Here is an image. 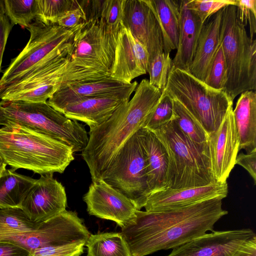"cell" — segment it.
I'll return each mask as SVG.
<instances>
[{
    "instance_id": "1",
    "label": "cell",
    "mask_w": 256,
    "mask_h": 256,
    "mask_svg": "<svg viewBox=\"0 0 256 256\" xmlns=\"http://www.w3.org/2000/svg\"><path fill=\"white\" fill-rule=\"evenodd\" d=\"M216 198L196 204L158 211L137 210L120 233L132 256H145L174 248L208 231L228 211Z\"/></svg>"
},
{
    "instance_id": "2",
    "label": "cell",
    "mask_w": 256,
    "mask_h": 256,
    "mask_svg": "<svg viewBox=\"0 0 256 256\" xmlns=\"http://www.w3.org/2000/svg\"><path fill=\"white\" fill-rule=\"evenodd\" d=\"M162 94L148 80L143 79L130 100L120 106L104 122L90 130L88 142L82 156L88 168L92 182L102 178L120 148L144 127Z\"/></svg>"
},
{
    "instance_id": "3",
    "label": "cell",
    "mask_w": 256,
    "mask_h": 256,
    "mask_svg": "<svg viewBox=\"0 0 256 256\" xmlns=\"http://www.w3.org/2000/svg\"><path fill=\"white\" fill-rule=\"evenodd\" d=\"M74 153L64 142L38 131L19 126L0 128V156L15 170L62 174L74 159Z\"/></svg>"
},
{
    "instance_id": "4",
    "label": "cell",
    "mask_w": 256,
    "mask_h": 256,
    "mask_svg": "<svg viewBox=\"0 0 256 256\" xmlns=\"http://www.w3.org/2000/svg\"><path fill=\"white\" fill-rule=\"evenodd\" d=\"M152 132L164 144L168 154L166 188L199 187L216 182L208 142H193L173 120Z\"/></svg>"
},
{
    "instance_id": "5",
    "label": "cell",
    "mask_w": 256,
    "mask_h": 256,
    "mask_svg": "<svg viewBox=\"0 0 256 256\" xmlns=\"http://www.w3.org/2000/svg\"><path fill=\"white\" fill-rule=\"evenodd\" d=\"M0 126H24L59 140L74 152H82L88 142L83 124L66 118L47 102L0 101Z\"/></svg>"
},
{
    "instance_id": "6",
    "label": "cell",
    "mask_w": 256,
    "mask_h": 256,
    "mask_svg": "<svg viewBox=\"0 0 256 256\" xmlns=\"http://www.w3.org/2000/svg\"><path fill=\"white\" fill-rule=\"evenodd\" d=\"M220 40L226 69L222 90L234 101L240 94L256 89V40L250 38L238 20L235 5L223 8Z\"/></svg>"
},
{
    "instance_id": "7",
    "label": "cell",
    "mask_w": 256,
    "mask_h": 256,
    "mask_svg": "<svg viewBox=\"0 0 256 256\" xmlns=\"http://www.w3.org/2000/svg\"><path fill=\"white\" fill-rule=\"evenodd\" d=\"M84 23L67 28L35 20L27 28L30 38L26 46L12 60L0 79V92L22 81L42 66L67 55L74 34Z\"/></svg>"
},
{
    "instance_id": "8",
    "label": "cell",
    "mask_w": 256,
    "mask_h": 256,
    "mask_svg": "<svg viewBox=\"0 0 256 256\" xmlns=\"http://www.w3.org/2000/svg\"><path fill=\"white\" fill-rule=\"evenodd\" d=\"M114 53V34L97 20H86L74 34L62 82L110 76Z\"/></svg>"
},
{
    "instance_id": "9",
    "label": "cell",
    "mask_w": 256,
    "mask_h": 256,
    "mask_svg": "<svg viewBox=\"0 0 256 256\" xmlns=\"http://www.w3.org/2000/svg\"><path fill=\"white\" fill-rule=\"evenodd\" d=\"M164 90L198 121L208 136L218 130L233 104L223 90L208 86L188 72L172 68Z\"/></svg>"
},
{
    "instance_id": "10",
    "label": "cell",
    "mask_w": 256,
    "mask_h": 256,
    "mask_svg": "<svg viewBox=\"0 0 256 256\" xmlns=\"http://www.w3.org/2000/svg\"><path fill=\"white\" fill-rule=\"evenodd\" d=\"M132 202L138 210L150 195L146 158L137 132L120 148L102 178Z\"/></svg>"
},
{
    "instance_id": "11",
    "label": "cell",
    "mask_w": 256,
    "mask_h": 256,
    "mask_svg": "<svg viewBox=\"0 0 256 256\" xmlns=\"http://www.w3.org/2000/svg\"><path fill=\"white\" fill-rule=\"evenodd\" d=\"M75 212L65 211L42 222L36 230L14 233L0 240L22 247L32 254L36 249L72 243H86L90 235Z\"/></svg>"
},
{
    "instance_id": "12",
    "label": "cell",
    "mask_w": 256,
    "mask_h": 256,
    "mask_svg": "<svg viewBox=\"0 0 256 256\" xmlns=\"http://www.w3.org/2000/svg\"><path fill=\"white\" fill-rule=\"evenodd\" d=\"M67 56L42 66L22 81L5 88L0 92V100L47 102L62 82L68 63Z\"/></svg>"
},
{
    "instance_id": "13",
    "label": "cell",
    "mask_w": 256,
    "mask_h": 256,
    "mask_svg": "<svg viewBox=\"0 0 256 256\" xmlns=\"http://www.w3.org/2000/svg\"><path fill=\"white\" fill-rule=\"evenodd\" d=\"M138 84L136 81L126 83L110 76L82 82H66L61 83L47 102L60 112L66 106L88 98L116 97L130 100Z\"/></svg>"
},
{
    "instance_id": "14",
    "label": "cell",
    "mask_w": 256,
    "mask_h": 256,
    "mask_svg": "<svg viewBox=\"0 0 256 256\" xmlns=\"http://www.w3.org/2000/svg\"><path fill=\"white\" fill-rule=\"evenodd\" d=\"M83 200L90 215L114 221L121 228L138 210L132 202L102 179L92 182Z\"/></svg>"
},
{
    "instance_id": "15",
    "label": "cell",
    "mask_w": 256,
    "mask_h": 256,
    "mask_svg": "<svg viewBox=\"0 0 256 256\" xmlns=\"http://www.w3.org/2000/svg\"><path fill=\"white\" fill-rule=\"evenodd\" d=\"M67 198L64 187L53 174L40 175L24 198L21 209L35 222L46 220L65 211Z\"/></svg>"
},
{
    "instance_id": "16",
    "label": "cell",
    "mask_w": 256,
    "mask_h": 256,
    "mask_svg": "<svg viewBox=\"0 0 256 256\" xmlns=\"http://www.w3.org/2000/svg\"><path fill=\"white\" fill-rule=\"evenodd\" d=\"M208 144L214 180L216 182H226L236 164L240 145L232 106L228 110L218 130L209 135Z\"/></svg>"
},
{
    "instance_id": "17",
    "label": "cell",
    "mask_w": 256,
    "mask_h": 256,
    "mask_svg": "<svg viewBox=\"0 0 256 256\" xmlns=\"http://www.w3.org/2000/svg\"><path fill=\"white\" fill-rule=\"evenodd\" d=\"M122 24L146 48L149 54L148 62L164 52L160 28L144 0H124Z\"/></svg>"
},
{
    "instance_id": "18",
    "label": "cell",
    "mask_w": 256,
    "mask_h": 256,
    "mask_svg": "<svg viewBox=\"0 0 256 256\" xmlns=\"http://www.w3.org/2000/svg\"><path fill=\"white\" fill-rule=\"evenodd\" d=\"M255 235L250 228L213 230L173 248L166 256H232L244 242Z\"/></svg>"
},
{
    "instance_id": "19",
    "label": "cell",
    "mask_w": 256,
    "mask_h": 256,
    "mask_svg": "<svg viewBox=\"0 0 256 256\" xmlns=\"http://www.w3.org/2000/svg\"><path fill=\"white\" fill-rule=\"evenodd\" d=\"M115 53L110 76L126 83L147 72L149 54L144 46L121 24L114 34Z\"/></svg>"
},
{
    "instance_id": "20",
    "label": "cell",
    "mask_w": 256,
    "mask_h": 256,
    "mask_svg": "<svg viewBox=\"0 0 256 256\" xmlns=\"http://www.w3.org/2000/svg\"><path fill=\"white\" fill-rule=\"evenodd\" d=\"M228 194L227 182H216L206 186L182 189L166 188L150 194L144 208L148 212L172 209L216 198L223 199Z\"/></svg>"
},
{
    "instance_id": "21",
    "label": "cell",
    "mask_w": 256,
    "mask_h": 256,
    "mask_svg": "<svg viewBox=\"0 0 256 256\" xmlns=\"http://www.w3.org/2000/svg\"><path fill=\"white\" fill-rule=\"evenodd\" d=\"M223 8L204 22L188 71L204 82L220 44V30Z\"/></svg>"
},
{
    "instance_id": "22",
    "label": "cell",
    "mask_w": 256,
    "mask_h": 256,
    "mask_svg": "<svg viewBox=\"0 0 256 256\" xmlns=\"http://www.w3.org/2000/svg\"><path fill=\"white\" fill-rule=\"evenodd\" d=\"M137 134L146 158L150 194L166 189L168 156L164 146L154 132L146 128Z\"/></svg>"
},
{
    "instance_id": "23",
    "label": "cell",
    "mask_w": 256,
    "mask_h": 256,
    "mask_svg": "<svg viewBox=\"0 0 256 256\" xmlns=\"http://www.w3.org/2000/svg\"><path fill=\"white\" fill-rule=\"evenodd\" d=\"M203 24L187 8L184 0L180 1L178 42L172 68L188 71Z\"/></svg>"
},
{
    "instance_id": "24",
    "label": "cell",
    "mask_w": 256,
    "mask_h": 256,
    "mask_svg": "<svg viewBox=\"0 0 256 256\" xmlns=\"http://www.w3.org/2000/svg\"><path fill=\"white\" fill-rule=\"evenodd\" d=\"M128 100L116 97L88 98L66 106L60 112L70 120L85 123L91 130L106 121Z\"/></svg>"
},
{
    "instance_id": "25",
    "label": "cell",
    "mask_w": 256,
    "mask_h": 256,
    "mask_svg": "<svg viewBox=\"0 0 256 256\" xmlns=\"http://www.w3.org/2000/svg\"><path fill=\"white\" fill-rule=\"evenodd\" d=\"M233 115L239 138V150L247 153L256 150V93L248 90L240 94Z\"/></svg>"
},
{
    "instance_id": "26",
    "label": "cell",
    "mask_w": 256,
    "mask_h": 256,
    "mask_svg": "<svg viewBox=\"0 0 256 256\" xmlns=\"http://www.w3.org/2000/svg\"><path fill=\"white\" fill-rule=\"evenodd\" d=\"M154 15L160 28L164 52L177 49L178 42L180 1L144 0Z\"/></svg>"
},
{
    "instance_id": "27",
    "label": "cell",
    "mask_w": 256,
    "mask_h": 256,
    "mask_svg": "<svg viewBox=\"0 0 256 256\" xmlns=\"http://www.w3.org/2000/svg\"><path fill=\"white\" fill-rule=\"evenodd\" d=\"M36 181L13 168L4 170L0 175V208L21 209L24 198Z\"/></svg>"
},
{
    "instance_id": "28",
    "label": "cell",
    "mask_w": 256,
    "mask_h": 256,
    "mask_svg": "<svg viewBox=\"0 0 256 256\" xmlns=\"http://www.w3.org/2000/svg\"><path fill=\"white\" fill-rule=\"evenodd\" d=\"M86 20H95L106 31L114 34L122 17L124 0H80Z\"/></svg>"
},
{
    "instance_id": "29",
    "label": "cell",
    "mask_w": 256,
    "mask_h": 256,
    "mask_svg": "<svg viewBox=\"0 0 256 256\" xmlns=\"http://www.w3.org/2000/svg\"><path fill=\"white\" fill-rule=\"evenodd\" d=\"M85 246L87 256H132L120 232L90 234Z\"/></svg>"
},
{
    "instance_id": "30",
    "label": "cell",
    "mask_w": 256,
    "mask_h": 256,
    "mask_svg": "<svg viewBox=\"0 0 256 256\" xmlns=\"http://www.w3.org/2000/svg\"><path fill=\"white\" fill-rule=\"evenodd\" d=\"M41 222L30 220L20 208H0V240L12 234L34 230Z\"/></svg>"
},
{
    "instance_id": "31",
    "label": "cell",
    "mask_w": 256,
    "mask_h": 256,
    "mask_svg": "<svg viewBox=\"0 0 256 256\" xmlns=\"http://www.w3.org/2000/svg\"><path fill=\"white\" fill-rule=\"evenodd\" d=\"M173 102L174 116L172 120L182 132L196 143H208L209 136L202 125L179 102L174 100H173Z\"/></svg>"
},
{
    "instance_id": "32",
    "label": "cell",
    "mask_w": 256,
    "mask_h": 256,
    "mask_svg": "<svg viewBox=\"0 0 256 256\" xmlns=\"http://www.w3.org/2000/svg\"><path fill=\"white\" fill-rule=\"evenodd\" d=\"M5 14L14 26L28 28L36 19V0H4Z\"/></svg>"
},
{
    "instance_id": "33",
    "label": "cell",
    "mask_w": 256,
    "mask_h": 256,
    "mask_svg": "<svg viewBox=\"0 0 256 256\" xmlns=\"http://www.w3.org/2000/svg\"><path fill=\"white\" fill-rule=\"evenodd\" d=\"M38 13L36 20L46 24H56L64 13L79 5L76 0H36Z\"/></svg>"
},
{
    "instance_id": "34",
    "label": "cell",
    "mask_w": 256,
    "mask_h": 256,
    "mask_svg": "<svg viewBox=\"0 0 256 256\" xmlns=\"http://www.w3.org/2000/svg\"><path fill=\"white\" fill-rule=\"evenodd\" d=\"M172 67V59L170 54L163 52L156 56L148 64L147 72L150 76V84L162 92L166 88Z\"/></svg>"
},
{
    "instance_id": "35",
    "label": "cell",
    "mask_w": 256,
    "mask_h": 256,
    "mask_svg": "<svg viewBox=\"0 0 256 256\" xmlns=\"http://www.w3.org/2000/svg\"><path fill=\"white\" fill-rule=\"evenodd\" d=\"M173 116V100L164 90L158 104L143 128L151 131L157 130L170 122Z\"/></svg>"
},
{
    "instance_id": "36",
    "label": "cell",
    "mask_w": 256,
    "mask_h": 256,
    "mask_svg": "<svg viewBox=\"0 0 256 256\" xmlns=\"http://www.w3.org/2000/svg\"><path fill=\"white\" fill-rule=\"evenodd\" d=\"M188 8L192 10L204 23L218 12L229 5H235L236 0H184Z\"/></svg>"
},
{
    "instance_id": "37",
    "label": "cell",
    "mask_w": 256,
    "mask_h": 256,
    "mask_svg": "<svg viewBox=\"0 0 256 256\" xmlns=\"http://www.w3.org/2000/svg\"><path fill=\"white\" fill-rule=\"evenodd\" d=\"M226 80V64L220 44L210 65L204 82L214 89L222 90Z\"/></svg>"
},
{
    "instance_id": "38",
    "label": "cell",
    "mask_w": 256,
    "mask_h": 256,
    "mask_svg": "<svg viewBox=\"0 0 256 256\" xmlns=\"http://www.w3.org/2000/svg\"><path fill=\"white\" fill-rule=\"evenodd\" d=\"M236 16L244 26H248L252 40L256 33V0H236Z\"/></svg>"
},
{
    "instance_id": "39",
    "label": "cell",
    "mask_w": 256,
    "mask_h": 256,
    "mask_svg": "<svg viewBox=\"0 0 256 256\" xmlns=\"http://www.w3.org/2000/svg\"><path fill=\"white\" fill-rule=\"evenodd\" d=\"M85 243H72L48 246L35 250L32 256H80L84 250Z\"/></svg>"
},
{
    "instance_id": "40",
    "label": "cell",
    "mask_w": 256,
    "mask_h": 256,
    "mask_svg": "<svg viewBox=\"0 0 256 256\" xmlns=\"http://www.w3.org/2000/svg\"><path fill=\"white\" fill-rule=\"evenodd\" d=\"M79 5L64 13L56 24L64 28H70L86 21V16L79 0Z\"/></svg>"
},
{
    "instance_id": "41",
    "label": "cell",
    "mask_w": 256,
    "mask_h": 256,
    "mask_svg": "<svg viewBox=\"0 0 256 256\" xmlns=\"http://www.w3.org/2000/svg\"><path fill=\"white\" fill-rule=\"evenodd\" d=\"M236 164L244 168L252 177L254 184H256V150L250 153H241L237 156Z\"/></svg>"
},
{
    "instance_id": "42",
    "label": "cell",
    "mask_w": 256,
    "mask_h": 256,
    "mask_svg": "<svg viewBox=\"0 0 256 256\" xmlns=\"http://www.w3.org/2000/svg\"><path fill=\"white\" fill-rule=\"evenodd\" d=\"M13 26L14 25L6 14L0 17V72L3 54L9 34Z\"/></svg>"
},
{
    "instance_id": "43",
    "label": "cell",
    "mask_w": 256,
    "mask_h": 256,
    "mask_svg": "<svg viewBox=\"0 0 256 256\" xmlns=\"http://www.w3.org/2000/svg\"><path fill=\"white\" fill-rule=\"evenodd\" d=\"M0 256H32L26 249L18 245L0 242Z\"/></svg>"
},
{
    "instance_id": "44",
    "label": "cell",
    "mask_w": 256,
    "mask_h": 256,
    "mask_svg": "<svg viewBox=\"0 0 256 256\" xmlns=\"http://www.w3.org/2000/svg\"><path fill=\"white\" fill-rule=\"evenodd\" d=\"M232 256H256V235L244 242Z\"/></svg>"
},
{
    "instance_id": "45",
    "label": "cell",
    "mask_w": 256,
    "mask_h": 256,
    "mask_svg": "<svg viewBox=\"0 0 256 256\" xmlns=\"http://www.w3.org/2000/svg\"><path fill=\"white\" fill-rule=\"evenodd\" d=\"M6 164L4 160L0 156V175L2 172L6 168Z\"/></svg>"
},
{
    "instance_id": "46",
    "label": "cell",
    "mask_w": 256,
    "mask_h": 256,
    "mask_svg": "<svg viewBox=\"0 0 256 256\" xmlns=\"http://www.w3.org/2000/svg\"><path fill=\"white\" fill-rule=\"evenodd\" d=\"M5 14L4 0H0V17Z\"/></svg>"
}]
</instances>
